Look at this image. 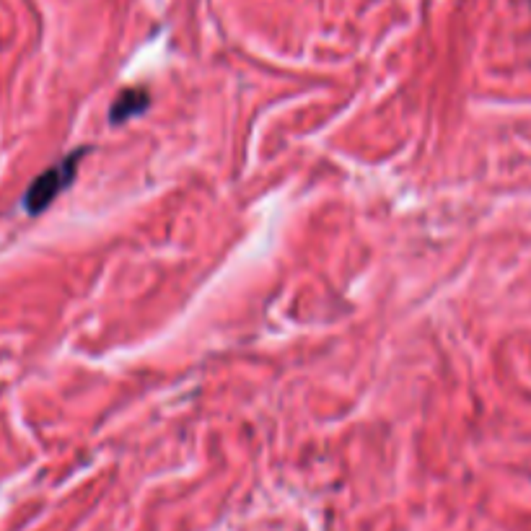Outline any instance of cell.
Here are the masks:
<instances>
[{
    "label": "cell",
    "mask_w": 531,
    "mask_h": 531,
    "mask_svg": "<svg viewBox=\"0 0 531 531\" xmlns=\"http://www.w3.org/2000/svg\"><path fill=\"white\" fill-rule=\"evenodd\" d=\"M86 153H89V148H81V151L70 153L68 159H63L60 164L52 166V169H47L45 174H39V177L29 184V190H26L24 195L26 213L29 215L45 213V210L52 205V200H55L70 182H73L78 161H81Z\"/></svg>",
    "instance_id": "6da1fadb"
},
{
    "label": "cell",
    "mask_w": 531,
    "mask_h": 531,
    "mask_svg": "<svg viewBox=\"0 0 531 531\" xmlns=\"http://www.w3.org/2000/svg\"><path fill=\"white\" fill-rule=\"evenodd\" d=\"M151 104V94L143 86H133V89H125L117 99H114L112 109H109V120L114 125H120V122L133 120L138 114H143Z\"/></svg>",
    "instance_id": "7a4b0ae2"
}]
</instances>
